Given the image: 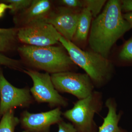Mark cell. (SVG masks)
Here are the masks:
<instances>
[{
    "label": "cell",
    "instance_id": "obj_1",
    "mask_svg": "<svg viewBox=\"0 0 132 132\" xmlns=\"http://www.w3.org/2000/svg\"><path fill=\"white\" fill-rule=\"evenodd\" d=\"M131 28L123 17L120 1L110 0L92 22L88 39L90 47L108 59L113 45Z\"/></svg>",
    "mask_w": 132,
    "mask_h": 132
},
{
    "label": "cell",
    "instance_id": "obj_2",
    "mask_svg": "<svg viewBox=\"0 0 132 132\" xmlns=\"http://www.w3.org/2000/svg\"><path fill=\"white\" fill-rule=\"evenodd\" d=\"M59 42L67 51L75 64L80 67L90 77L95 88L103 87L111 80L114 67L107 58L93 51H83L62 36Z\"/></svg>",
    "mask_w": 132,
    "mask_h": 132
},
{
    "label": "cell",
    "instance_id": "obj_3",
    "mask_svg": "<svg viewBox=\"0 0 132 132\" xmlns=\"http://www.w3.org/2000/svg\"><path fill=\"white\" fill-rule=\"evenodd\" d=\"M18 50L29 65L52 74L72 71L75 67L70 56L60 46L25 45L18 48Z\"/></svg>",
    "mask_w": 132,
    "mask_h": 132
},
{
    "label": "cell",
    "instance_id": "obj_4",
    "mask_svg": "<svg viewBox=\"0 0 132 132\" xmlns=\"http://www.w3.org/2000/svg\"><path fill=\"white\" fill-rule=\"evenodd\" d=\"M103 105L102 93L94 90L88 97L78 100L62 115L71 122L77 132H98L94 117L102 111Z\"/></svg>",
    "mask_w": 132,
    "mask_h": 132
},
{
    "label": "cell",
    "instance_id": "obj_5",
    "mask_svg": "<svg viewBox=\"0 0 132 132\" xmlns=\"http://www.w3.org/2000/svg\"><path fill=\"white\" fill-rule=\"evenodd\" d=\"M23 71L33 81V86L30 92L36 101L48 103L51 107H65L68 105L67 100L62 96L55 88L48 73H41L28 69H24Z\"/></svg>",
    "mask_w": 132,
    "mask_h": 132
},
{
    "label": "cell",
    "instance_id": "obj_6",
    "mask_svg": "<svg viewBox=\"0 0 132 132\" xmlns=\"http://www.w3.org/2000/svg\"><path fill=\"white\" fill-rule=\"evenodd\" d=\"M51 76L58 92L70 94L78 100L86 98L94 91V85L86 73L66 71L52 74Z\"/></svg>",
    "mask_w": 132,
    "mask_h": 132
},
{
    "label": "cell",
    "instance_id": "obj_7",
    "mask_svg": "<svg viewBox=\"0 0 132 132\" xmlns=\"http://www.w3.org/2000/svg\"><path fill=\"white\" fill-rule=\"evenodd\" d=\"M61 36L50 24L44 21L35 22L20 28L17 39L26 45L34 46H53L59 42Z\"/></svg>",
    "mask_w": 132,
    "mask_h": 132
},
{
    "label": "cell",
    "instance_id": "obj_8",
    "mask_svg": "<svg viewBox=\"0 0 132 132\" xmlns=\"http://www.w3.org/2000/svg\"><path fill=\"white\" fill-rule=\"evenodd\" d=\"M0 118L8 111L17 107L27 108L33 99L28 88H19L13 86L0 70Z\"/></svg>",
    "mask_w": 132,
    "mask_h": 132
},
{
    "label": "cell",
    "instance_id": "obj_9",
    "mask_svg": "<svg viewBox=\"0 0 132 132\" xmlns=\"http://www.w3.org/2000/svg\"><path fill=\"white\" fill-rule=\"evenodd\" d=\"M60 107L39 113L24 111L21 114L20 123L23 132H50L52 125L63 120Z\"/></svg>",
    "mask_w": 132,
    "mask_h": 132
},
{
    "label": "cell",
    "instance_id": "obj_10",
    "mask_svg": "<svg viewBox=\"0 0 132 132\" xmlns=\"http://www.w3.org/2000/svg\"><path fill=\"white\" fill-rule=\"evenodd\" d=\"M81 10L64 6L53 10L44 21L51 24L62 36L72 41Z\"/></svg>",
    "mask_w": 132,
    "mask_h": 132
},
{
    "label": "cell",
    "instance_id": "obj_11",
    "mask_svg": "<svg viewBox=\"0 0 132 132\" xmlns=\"http://www.w3.org/2000/svg\"><path fill=\"white\" fill-rule=\"evenodd\" d=\"M53 10L52 3L48 0H33L31 5L21 12L16 19L20 28L31 23L44 21Z\"/></svg>",
    "mask_w": 132,
    "mask_h": 132
},
{
    "label": "cell",
    "instance_id": "obj_12",
    "mask_svg": "<svg viewBox=\"0 0 132 132\" xmlns=\"http://www.w3.org/2000/svg\"><path fill=\"white\" fill-rule=\"evenodd\" d=\"M105 106L108 109V113L103 119V122L98 128V132H127L119 126L123 112H117V102L114 98L109 97L105 102Z\"/></svg>",
    "mask_w": 132,
    "mask_h": 132
},
{
    "label": "cell",
    "instance_id": "obj_13",
    "mask_svg": "<svg viewBox=\"0 0 132 132\" xmlns=\"http://www.w3.org/2000/svg\"><path fill=\"white\" fill-rule=\"evenodd\" d=\"M92 16L88 10L83 7L81 10L78 25L72 40L78 43L85 42L87 39L91 26Z\"/></svg>",
    "mask_w": 132,
    "mask_h": 132
},
{
    "label": "cell",
    "instance_id": "obj_14",
    "mask_svg": "<svg viewBox=\"0 0 132 132\" xmlns=\"http://www.w3.org/2000/svg\"><path fill=\"white\" fill-rule=\"evenodd\" d=\"M18 29L0 28V52H6L12 48L17 39Z\"/></svg>",
    "mask_w": 132,
    "mask_h": 132
},
{
    "label": "cell",
    "instance_id": "obj_15",
    "mask_svg": "<svg viewBox=\"0 0 132 132\" xmlns=\"http://www.w3.org/2000/svg\"><path fill=\"white\" fill-rule=\"evenodd\" d=\"M20 119L14 115L13 109L9 110L3 115L0 122V132H14Z\"/></svg>",
    "mask_w": 132,
    "mask_h": 132
},
{
    "label": "cell",
    "instance_id": "obj_16",
    "mask_svg": "<svg viewBox=\"0 0 132 132\" xmlns=\"http://www.w3.org/2000/svg\"><path fill=\"white\" fill-rule=\"evenodd\" d=\"M118 57L123 64L132 65V37L123 44L119 52Z\"/></svg>",
    "mask_w": 132,
    "mask_h": 132
},
{
    "label": "cell",
    "instance_id": "obj_17",
    "mask_svg": "<svg viewBox=\"0 0 132 132\" xmlns=\"http://www.w3.org/2000/svg\"><path fill=\"white\" fill-rule=\"evenodd\" d=\"M82 1L83 7L88 10L92 14V16L95 18L99 15L106 1L105 0H85Z\"/></svg>",
    "mask_w": 132,
    "mask_h": 132
},
{
    "label": "cell",
    "instance_id": "obj_18",
    "mask_svg": "<svg viewBox=\"0 0 132 132\" xmlns=\"http://www.w3.org/2000/svg\"><path fill=\"white\" fill-rule=\"evenodd\" d=\"M33 0H8L6 1L12 6L10 10L12 13H21L31 5Z\"/></svg>",
    "mask_w": 132,
    "mask_h": 132
},
{
    "label": "cell",
    "instance_id": "obj_19",
    "mask_svg": "<svg viewBox=\"0 0 132 132\" xmlns=\"http://www.w3.org/2000/svg\"><path fill=\"white\" fill-rule=\"evenodd\" d=\"M0 65H3L15 70L22 71L21 63L17 60L10 58L0 54Z\"/></svg>",
    "mask_w": 132,
    "mask_h": 132
},
{
    "label": "cell",
    "instance_id": "obj_20",
    "mask_svg": "<svg viewBox=\"0 0 132 132\" xmlns=\"http://www.w3.org/2000/svg\"><path fill=\"white\" fill-rule=\"evenodd\" d=\"M60 2L63 6L73 9H79L83 8L82 1L79 0H62Z\"/></svg>",
    "mask_w": 132,
    "mask_h": 132
},
{
    "label": "cell",
    "instance_id": "obj_21",
    "mask_svg": "<svg viewBox=\"0 0 132 132\" xmlns=\"http://www.w3.org/2000/svg\"><path fill=\"white\" fill-rule=\"evenodd\" d=\"M58 125V131L57 132H77L73 125L71 123H67L62 120Z\"/></svg>",
    "mask_w": 132,
    "mask_h": 132
},
{
    "label": "cell",
    "instance_id": "obj_22",
    "mask_svg": "<svg viewBox=\"0 0 132 132\" xmlns=\"http://www.w3.org/2000/svg\"><path fill=\"white\" fill-rule=\"evenodd\" d=\"M120 2L122 12H132V0H122Z\"/></svg>",
    "mask_w": 132,
    "mask_h": 132
},
{
    "label": "cell",
    "instance_id": "obj_23",
    "mask_svg": "<svg viewBox=\"0 0 132 132\" xmlns=\"http://www.w3.org/2000/svg\"><path fill=\"white\" fill-rule=\"evenodd\" d=\"M7 9H12V6L4 3H0V17H2L3 15L6 10Z\"/></svg>",
    "mask_w": 132,
    "mask_h": 132
},
{
    "label": "cell",
    "instance_id": "obj_24",
    "mask_svg": "<svg viewBox=\"0 0 132 132\" xmlns=\"http://www.w3.org/2000/svg\"><path fill=\"white\" fill-rule=\"evenodd\" d=\"M123 17L130 24L132 28V12H128L123 14Z\"/></svg>",
    "mask_w": 132,
    "mask_h": 132
}]
</instances>
